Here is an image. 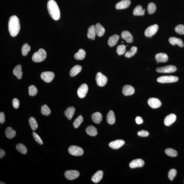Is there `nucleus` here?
Segmentation results:
<instances>
[{
    "instance_id": "nucleus-17",
    "label": "nucleus",
    "mask_w": 184,
    "mask_h": 184,
    "mask_svg": "<svg viewBox=\"0 0 184 184\" xmlns=\"http://www.w3.org/2000/svg\"><path fill=\"white\" fill-rule=\"evenodd\" d=\"M176 119V116L174 114H172L167 116L165 118L164 120V124L165 126H169L175 122Z\"/></svg>"
},
{
    "instance_id": "nucleus-52",
    "label": "nucleus",
    "mask_w": 184,
    "mask_h": 184,
    "mask_svg": "<svg viewBox=\"0 0 184 184\" xmlns=\"http://www.w3.org/2000/svg\"><path fill=\"white\" fill-rule=\"evenodd\" d=\"M1 183V184H5V183H3V182H1V183Z\"/></svg>"
},
{
    "instance_id": "nucleus-26",
    "label": "nucleus",
    "mask_w": 184,
    "mask_h": 184,
    "mask_svg": "<svg viewBox=\"0 0 184 184\" xmlns=\"http://www.w3.org/2000/svg\"><path fill=\"white\" fill-rule=\"evenodd\" d=\"M107 123L112 125L115 123L116 121L115 116L113 111L110 110L107 114L106 116Z\"/></svg>"
},
{
    "instance_id": "nucleus-27",
    "label": "nucleus",
    "mask_w": 184,
    "mask_h": 184,
    "mask_svg": "<svg viewBox=\"0 0 184 184\" xmlns=\"http://www.w3.org/2000/svg\"><path fill=\"white\" fill-rule=\"evenodd\" d=\"M13 74L18 79H20L22 78L23 72L22 71V66L19 64L14 68L13 70Z\"/></svg>"
},
{
    "instance_id": "nucleus-44",
    "label": "nucleus",
    "mask_w": 184,
    "mask_h": 184,
    "mask_svg": "<svg viewBox=\"0 0 184 184\" xmlns=\"http://www.w3.org/2000/svg\"><path fill=\"white\" fill-rule=\"evenodd\" d=\"M175 32L180 35H184V25L180 24L175 27Z\"/></svg>"
},
{
    "instance_id": "nucleus-7",
    "label": "nucleus",
    "mask_w": 184,
    "mask_h": 184,
    "mask_svg": "<svg viewBox=\"0 0 184 184\" xmlns=\"http://www.w3.org/2000/svg\"><path fill=\"white\" fill-rule=\"evenodd\" d=\"M177 68L174 66L168 65L163 67H158L156 69L157 72L161 73H171L176 71Z\"/></svg>"
},
{
    "instance_id": "nucleus-15",
    "label": "nucleus",
    "mask_w": 184,
    "mask_h": 184,
    "mask_svg": "<svg viewBox=\"0 0 184 184\" xmlns=\"http://www.w3.org/2000/svg\"><path fill=\"white\" fill-rule=\"evenodd\" d=\"M131 3L130 0H122L116 4L115 8L117 10L124 9L128 7Z\"/></svg>"
},
{
    "instance_id": "nucleus-47",
    "label": "nucleus",
    "mask_w": 184,
    "mask_h": 184,
    "mask_svg": "<svg viewBox=\"0 0 184 184\" xmlns=\"http://www.w3.org/2000/svg\"><path fill=\"white\" fill-rule=\"evenodd\" d=\"M138 135L140 137H147L149 135V133L145 130H141L137 133Z\"/></svg>"
},
{
    "instance_id": "nucleus-34",
    "label": "nucleus",
    "mask_w": 184,
    "mask_h": 184,
    "mask_svg": "<svg viewBox=\"0 0 184 184\" xmlns=\"http://www.w3.org/2000/svg\"><path fill=\"white\" fill-rule=\"evenodd\" d=\"M16 149L19 152L22 154H26L27 152V148L24 145L22 144H18L16 146Z\"/></svg>"
},
{
    "instance_id": "nucleus-35",
    "label": "nucleus",
    "mask_w": 184,
    "mask_h": 184,
    "mask_svg": "<svg viewBox=\"0 0 184 184\" xmlns=\"http://www.w3.org/2000/svg\"><path fill=\"white\" fill-rule=\"evenodd\" d=\"M29 122L32 130L35 131L38 128V124L34 118L31 117L29 119Z\"/></svg>"
},
{
    "instance_id": "nucleus-51",
    "label": "nucleus",
    "mask_w": 184,
    "mask_h": 184,
    "mask_svg": "<svg viewBox=\"0 0 184 184\" xmlns=\"http://www.w3.org/2000/svg\"><path fill=\"white\" fill-rule=\"evenodd\" d=\"M6 153L4 150L1 149H0V158H1L5 156Z\"/></svg>"
},
{
    "instance_id": "nucleus-19",
    "label": "nucleus",
    "mask_w": 184,
    "mask_h": 184,
    "mask_svg": "<svg viewBox=\"0 0 184 184\" xmlns=\"http://www.w3.org/2000/svg\"><path fill=\"white\" fill-rule=\"evenodd\" d=\"M169 41L172 45H175L177 44L180 47H183V41L180 38L175 37H170L169 39Z\"/></svg>"
},
{
    "instance_id": "nucleus-30",
    "label": "nucleus",
    "mask_w": 184,
    "mask_h": 184,
    "mask_svg": "<svg viewBox=\"0 0 184 184\" xmlns=\"http://www.w3.org/2000/svg\"><path fill=\"white\" fill-rule=\"evenodd\" d=\"M86 131L88 135L91 136H95L98 134L97 129L93 126H90L87 127Z\"/></svg>"
},
{
    "instance_id": "nucleus-38",
    "label": "nucleus",
    "mask_w": 184,
    "mask_h": 184,
    "mask_svg": "<svg viewBox=\"0 0 184 184\" xmlns=\"http://www.w3.org/2000/svg\"><path fill=\"white\" fill-rule=\"evenodd\" d=\"M41 112L42 115L47 116L50 115L51 111L49 107L45 104L42 106L41 107Z\"/></svg>"
},
{
    "instance_id": "nucleus-50",
    "label": "nucleus",
    "mask_w": 184,
    "mask_h": 184,
    "mask_svg": "<svg viewBox=\"0 0 184 184\" xmlns=\"http://www.w3.org/2000/svg\"><path fill=\"white\" fill-rule=\"evenodd\" d=\"M135 122L138 124H142L143 122V119L140 117L137 116L135 119Z\"/></svg>"
},
{
    "instance_id": "nucleus-55",
    "label": "nucleus",
    "mask_w": 184,
    "mask_h": 184,
    "mask_svg": "<svg viewBox=\"0 0 184 184\" xmlns=\"http://www.w3.org/2000/svg\"></svg>"
},
{
    "instance_id": "nucleus-2",
    "label": "nucleus",
    "mask_w": 184,
    "mask_h": 184,
    "mask_svg": "<svg viewBox=\"0 0 184 184\" xmlns=\"http://www.w3.org/2000/svg\"><path fill=\"white\" fill-rule=\"evenodd\" d=\"M47 9L49 15L53 19L57 20L60 18V12L56 2L49 0L47 3Z\"/></svg>"
},
{
    "instance_id": "nucleus-24",
    "label": "nucleus",
    "mask_w": 184,
    "mask_h": 184,
    "mask_svg": "<svg viewBox=\"0 0 184 184\" xmlns=\"http://www.w3.org/2000/svg\"><path fill=\"white\" fill-rule=\"evenodd\" d=\"M119 39V35H114L109 37L108 41V45L111 47H114L117 44Z\"/></svg>"
},
{
    "instance_id": "nucleus-10",
    "label": "nucleus",
    "mask_w": 184,
    "mask_h": 184,
    "mask_svg": "<svg viewBox=\"0 0 184 184\" xmlns=\"http://www.w3.org/2000/svg\"><path fill=\"white\" fill-rule=\"evenodd\" d=\"M79 175V172L76 170H67L64 173L65 176L69 180H73L77 178Z\"/></svg>"
},
{
    "instance_id": "nucleus-21",
    "label": "nucleus",
    "mask_w": 184,
    "mask_h": 184,
    "mask_svg": "<svg viewBox=\"0 0 184 184\" xmlns=\"http://www.w3.org/2000/svg\"><path fill=\"white\" fill-rule=\"evenodd\" d=\"M103 173L102 170H99L92 177L91 180L95 183H98L103 178Z\"/></svg>"
},
{
    "instance_id": "nucleus-11",
    "label": "nucleus",
    "mask_w": 184,
    "mask_h": 184,
    "mask_svg": "<svg viewBox=\"0 0 184 184\" xmlns=\"http://www.w3.org/2000/svg\"><path fill=\"white\" fill-rule=\"evenodd\" d=\"M88 88L86 83L81 85L78 90V95L79 98H83L86 96L88 91Z\"/></svg>"
},
{
    "instance_id": "nucleus-5",
    "label": "nucleus",
    "mask_w": 184,
    "mask_h": 184,
    "mask_svg": "<svg viewBox=\"0 0 184 184\" xmlns=\"http://www.w3.org/2000/svg\"><path fill=\"white\" fill-rule=\"evenodd\" d=\"M70 154L75 156H81L83 154L84 151L81 147L76 146H71L68 149Z\"/></svg>"
},
{
    "instance_id": "nucleus-8",
    "label": "nucleus",
    "mask_w": 184,
    "mask_h": 184,
    "mask_svg": "<svg viewBox=\"0 0 184 184\" xmlns=\"http://www.w3.org/2000/svg\"><path fill=\"white\" fill-rule=\"evenodd\" d=\"M55 77L54 72L51 71H46L42 72L41 74V78L46 83H50Z\"/></svg>"
},
{
    "instance_id": "nucleus-20",
    "label": "nucleus",
    "mask_w": 184,
    "mask_h": 184,
    "mask_svg": "<svg viewBox=\"0 0 184 184\" xmlns=\"http://www.w3.org/2000/svg\"><path fill=\"white\" fill-rule=\"evenodd\" d=\"M155 59L158 62H165L168 60V55L164 53H159L155 56Z\"/></svg>"
},
{
    "instance_id": "nucleus-39",
    "label": "nucleus",
    "mask_w": 184,
    "mask_h": 184,
    "mask_svg": "<svg viewBox=\"0 0 184 184\" xmlns=\"http://www.w3.org/2000/svg\"><path fill=\"white\" fill-rule=\"evenodd\" d=\"M156 10V4L154 3H149L147 7L148 13L150 14L154 13Z\"/></svg>"
},
{
    "instance_id": "nucleus-42",
    "label": "nucleus",
    "mask_w": 184,
    "mask_h": 184,
    "mask_svg": "<svg viewBox=\"0 0 184 184\" xmlns=\"http://www.w3.org/2000/svg\"><path fill=\"white\" fill-rule=\"evenodd\" d=\"M28 91L29 95L31 96H35L37 93V90L36 87L33 85H31L29 87Z\"/></svg>"
},
{
    "instance_id": "nucleus-32",
    "label": "nucleus",
    "mask_w": 184,
    "mask_h": 184,
    "mask_svg": "<svg viewBox=\"0 0 184 184\" xmlns=\"http://www.w3.org/2000/svg\"><path fill=\"white\" fill-rule=\"evenodd\" d=\"M81 66L79 65H76L73 66L70 71V76L71 77L76 76L81 71Z\"/></svg>"
},
{
    "instance_id": "nucleus-25",
    "label": "nucleus",
    "mask_w": 184,
    "mask_h": 184,
    "mask_svg": "<svg viewBox=\"0 0 184 184\" xmlns=\"http://www.w3.org/2000/svg\"><path fill=\"white\" fill-rule=\"evenodd\" d=\"M91 118L93 122L95 123L99 124L101 122L102 119V116L99 112H95L92 114Z\"/></svg>"
},
{
    "instance_id": "nucleus-28",
    "label": "nucleus",
    "mask_w": 184,
    "mask_h": 184,
    "mask_svg": "<svg viewBox=\"0 0 184 184\" xmlns=\"http://www.w3.org/2000/svg\"><path fill=\"white\" fill-rule=\"evenodd\" d=\"M96 34L95 26L93 25L91 26L88 29L87 35L88 38L94 40Z\"/></svg>"
},
{
    "instance_id": "nucleus-29",
    "label": "nucleus",
    "mask_w": 184,
    "mask_h": 184,
    "mask_svg": "<svg viewBox=\"0 0 184 184\" xmlns=\"http://www.w3.org/2000/svg\"><path fill=\"white\" fill-rule=\"evenodd\" d=\"M145 10L141 5H138L133 10V14L135 16H142L145 14Z\"/></svg>"
},
{
    "instance_id": "nucleus-13",
    "label": "nucleus",
    "mask_w": 184,
    "mask_h": 184,
    "mask_svg": "<svg viewBox=\"0 0 184 184\" xmlns=\"http://www.w3.org/2000/svg\"><path fill=\"white\" fill-rule=\"evenodd\" d=\"M125 144V141L122 139H118L112 141L109 143V146L114 149H117L120 148Z\"/></svg>"
},
{
    "instance_id": "nucleus-31",
    "label": "nucleus",
    "mask_w": 184,
    "mask_h": 184,
    "mask_svg": "<svg viewBox=\"0 0 184 184\" xmlns=\"http://www.w3.org/2000/svg\"><path fill=\"white\" fill-rule=\"evenodd\" d=\"M5 134L9 139H11L14 137L16 135V132L11 127L7 128L5 131Z\"/></svg>"
},
{
    "instance_id": "nucleus-49",
    "label": "nucleus",
    "mask_w": 184,
    "mask_h": 184,
    "mask_svg": "<svg viewBox=\"0 0 184 184\" xmlns=\"http://www.w3.org/2000/svg\"><path fill=\"white\" fill-rule=\"evenodd\" d=\"M5 122V117L4 113L3 112H0V123L3 124Z\"/></svg>"
},
{
    "instance_id": "nucleus-12",
    "label": "nucleus",
    "mask_w": 184,
    "mask_h": 184,
    "mask_svg": "<svg viewBox=\"0 0 184 184\" xmlns=\"http://www.w3.org/2000/svg\"><path fill=\"white\" fill-rule=\"evenodd\" d=\"M148 103L149 106L152 108H158L161 105V101L156 98H150L148 101Z\"/></svg>"
},
{
    "instance_id": "nucleus-41",
    "label": "nucleus",
    "mask_w": 184,
    "mask_h": 184,
    "mask_svg": "<svg viewBox=\"0 0 184 184\" xmlns=\"http://www.w3.org/2000/svg\"><path fill=\"white\" fill-rule=\"evenodd\" d=\"M31 47L30 45L27 43L24 44L22 48V55L26 56L30 50Z\"/></svg>"
},
{
    "instance_id": "nucleus-48",
    "label": "nucleus",
    "mask_w": 184,
    "mask_h": 184,
    "mask_svg": "<svg viewBox=\"0 0 184 184\" xmlns=\"http://www.w3.org/2000/svg\"><path fill=\"white\" fill-rule=\"evenodd\" d=\"M12 104L15 108L18 109L19 107L20 104L19 100L17 98L13 99L12 100Z\"/></svg>"
},
{
    "instance_id": "nucleus-33",
    "label": "nucleus",
    "mask_w": 184,
    "mask_h": 184,
    "mask_svg": "<svg viewBox=\"0 0 184 184\" xmlns=\"http://www.w3.org/2000/svg\"><path fill=\"white\" fill-rule=\"evenodd\" d=\"M86 52L83 49H80L78 52L75 54L74 58L78 60H82L85 58L86 56Z\"/></svg>"
},
{
    "instance_id": "nucleus-23",
    "label": "nucleus",
    "mask_w": 184,
    "mask_h": 184,
    "mask_svg": "<svg viewBox=\"0 0 184 184\" xmlns=\"http://www.w3.org/2000/svg\"><path fill=\"white\" fill-rule=\"evenodd\" d=\"M75 108L73 106L68 107L64 112L67 118L69 120H71L75 113Z\"/></svg>"
},
{
    "instance_id": "nucleus-53",
    "label": "nucleus",
    "mask_w": 184,
    "mask_h": 184,
    "mask_svg": "<svg viewBox=\"0 0 184 184\" xmlns=\"http://www.w3.org/2000/svg\"><path fill=\"white\" fill-rule=\"evenodd\" d=\"M156 63H157V64H158V63H159V62H158V61H157Z\"/></svg>"
},
{
    "instance_id": "nucleus-14",
    "label": "nucleus",
    "mask_w": 184,
    "mask_h": 184,
    "mask_svg": "<svg viewBox=\"0 0 184 184\" xmlns=\"http://www.w3.org/2000/svg\"><path fill=\"white\" fill-rule=\"evenodd\" d=\"M145 162L141 158H137L133 160L129 164V166L131 168H141L144 166Z\"/></svg>"
},
{
    "instance_id": "nucleus-6",
    "label": "nucleus",
    "mask_w": 184,
    "mask_h": 184,
    "mask_svg": "<svg viewBox=\"0 0 184 184\" xmlns=\"http://www.w3.org/2000/svg\"><path fill=\"white\" fill-rule=\"evenodd\" d=\"M95 80L97 85L100 87H103L106 85L107 83V78L102 73L99 72L97 73Z\"/></svg>"
},
{
    "instance_id": "nucleus-46",
    "label": "nucleus",
    "mask_w": 184,
    "mask_h": 184,
    "mask_svg": "<svg viewBox=\"0 0 184 184\" xmlns=\"http://www.w3.org/2000/svg\"><path fill=\"white\" fill-rule=\"evenodd\" d=\"M32 135H33V137L34 139L36 142L38 143L39 144L41 145L43 144V142L41 139L40 136L37 135L36 133L35 132H32Z\"/></svg>"
},
{
    "instance_id": "nucleus-37",
    "label": "nucleus",
    "mask_w": 184,
    "mask_h": 184,
    "mask_svg": "<svg viewBox=\"0 0 184 184\" xmlns=\"http://www.w3.org/2000/svg\"><path fill=\"white\" fill-rule=\"evenodd\" d=\"M165 152L168 156L172 157H176L178 154V153L176 150L170 148H167L165 149Z\"/></svg>"
},
{
    "instance_id": "nucleus-16",
    "label": "nucleus",
    "mask_w": 184,
    "mask_h": 184,
    "mask_svg": "<svg viewBox=\"0 0 184 184\" xmlns=\"http://www.w3.org/2000/svg\"><path fill=\"white\" fill-rule=\"evenodd\" d=\"M122 93L125 96L132 95L134 93V89L129 85H125L122 88Z\"/></svg>"
},
{
    "instance_id": "nucleus-3",
    "label": "nucleus",
    "mask_w": 184,
    "mask_h": 184,
    "mask_svg": "<svg viewBox=\"0 0 184 184\" xmlns=\"http://www.w3.org/2000/svg\"><path fill=\"white\" fill-rule=\"evenodd\" d=\"M47 57V53L45 50L43 49H40L33 54L32 59L35 62H40L44 60Z\"/></svg>"
},
{
    "instance_id": "nucleus-9",
    "label": "nucleus",
    "mask_w": 184,
    "mask_h": 184,
    "mask_svg": "<svg viewBox=\"0 0 184 184\" xmlns=\"http://www.w3.org/2000/svg\"><path fill=\"white\" fill-rule=\"evenodd\" d=\"M158 25H151L146 29L145 35L148 37H151L154 35L158 31Z\"/></svg>"
},
{
    "instance_id": "nucleus-1",
    "label": "nucleus",
    "mask_w": 184,
    "mask_h": 184,
    "mask_svg": "<svg viewBox=\"0 0 184 184\" xmlns=\"http://www.w3.org/2000/svg\"><path fill=\"white\" fill-rule=\"evenodd\" d=\"M20 20L16 15L10 17L8 22V30L12 37L16 36L20 31Z\"/></svg>"
},
{
    "instance_id": "nucleus-18",
    "label": "nucleus",
    "mask_w": 184,
    "mask_h": 184,
    "mask_svg": "<svg viewBox=\"0 0 184 184\" xmlns=\"http://www.w3.org/2000/svg\"><path fill=\"white\" fill-rule=\"evenodd\" d=\"M122 38L125 40L128 43H131L133 42V37L131 34L127 31H124L121 34Z\"/></svg>"
},
{
    "instance_id": "nucleus-54",
    "label": "nucleus",
    "mask_w": 184,
    "mask_h": 184,
    "mask_svg": "<svg viewBox=\"0 0 184 184\" xmlns=\"http://www.w3.org/2000/svg\"><path fill=\"white\" fill-rule=\"evenodd\" d=\"M122 43H123V41H122Z\"/></svg>"
},
{
    "instance_id": "nucleus-22",
    "label": "nucleus",
    "mask_w": 184,
    "mask_h": 184,
    "mask_svg": "<svg viewBox=\"0 0 184 184\" xmlns=\"http://www.w3.org/2000/svg\"><path fill=\"white\" fill-rule=\"evenodd\" d=\"M95 30L96 35L99 37L103 35L105 32V29L100 24L98 23L95 25Z\"/></svg>"
},
{
    "instance_id": "nucleus-4",
    "label": "nucleus",
    "mask_w": 184,
    "mask_h": 184,
    "mask_svg": "<svg viewBox=\"0 0 184 184\" xmlns=\"http://www.w3.org/2000/svg\"><path fill=\"white\" fill-rule=\"evenodd\" d=\"M178 78L174 76H164L158 78L157 81L161 83H172L178 81Z\"/></svg>"
},
{
    "instance_id": "nucleus-43",
    "label": "nucleus",
    "mask_w": 184,
    "mask_h": 184,
    "mask_svg": "<svg viewBox=\"0 0 184 184\" xmlns=\"http://www.w3.org/2000/svg\"><path fill=\"white\" fill-rule=\"evenodd\" d=\"M126 46L122 44L118 46L116 52L119 55H122L125 53L126 50Z\"/></svg>"
},
{
    "instance_id": "nucleus-40",
    "label": "nucleus",
    "mask_w": 184,
    "mask_h": 184,
    "mask_svg": "<svg viewBox=\"0 0 184 184\" xmlns=\"http://www.w3.org/2000/svg\"><path fill=\"white\" fill-rule=\"evenodd\" d=\"M83 118L81 115H80L77 118L75 119L73 122V125L75 128L77 129L81 125V123L83 122Z\"/></svg>"
},
{
    "instance_id": "nucleus-36",
    "label": "nucleus",
    "mask_w": 184,
    "mask_h": 184,
    "mask_svg": "<svg viewBox=\"0 0 184 184\" xmlns=\"http://www.w3.org/2000/svg\"><path fill=\"white\" fill-rule=\"evenodd\" d=\"M137 51V47H133L131 48L130 50L127 51L125 54V57L130 58L136 54Z\"/></svg>"
},
{
    "instance_id": "nucleus-45",
    "label": "nucleus",
    "mask_w": 184,
    "mask_h": 184,
    "mask_svg": "<svg viewBox=\"0 0 184 184\" xmlns=\"http://www.w3.org/2000/svg\"><path fill=\"white\" fill-rule=\"evenodd\" d=\"M177 170L174 169L170 170L168 173V177L170 180L173 181L177 175Z\"/></svg>"
}]
</instances>
